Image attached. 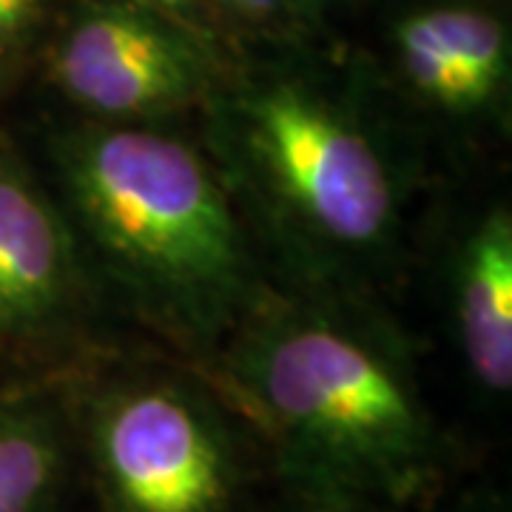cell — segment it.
Returning a JSON list of instances; mask_svg holds the SVG:
<instances>
[{
  "instance_id": "11",
  "label": "cell",
  "mask_w": 512,
  "mask_h": 512,
  "mask_svg": "<svg viewBox=\"0 0 512 512\" xmlns=\"http://www.w3.org/2000/svg\"><path fill=\"white\" fill-rule=\"evenodd\" d=\"M282 0H248V15H271Z\"/></svg>"
},
{
  "instance_id": "6",
  "label": "cell",
  "mask_w": 512,
  "mask_h": 512,
  "mask_svg": "<svg viewBox=\"0 0 512 512\" xmlns=\"http://www.w3.org/2000/svg\"><path fill=\"white\" fill-rule=\"evenodd\" d=\"M80 285V242L63 208L0 160V336L55 328L69 319Z\"/></svg>"
},
{
  "instance_id": "12",
  "label": "cell",
  "mask_w": 512,
  "mask_h": 512,
  "mask_svg": "<svg viewBox=\"0 0 512 512\" xmlns=\"http://www.w3.org/2000/svg\"><path fill=\"white\" fill-rule=\"evenodd\" d=\"M222 6H231V9H237V12H245L248 15V0H217Z\"/></svg>"
},
{
  "instance_id": "3",
  "label": "cell",
  "mask_w": 512,
  "mask_h": 512,
  "mask_svg": "<svg viewBox=\"0 0 512 512\" xmlns=\"http://www.w3.org/2000/svg\"><path fill=\"white\" fill-rule=\"evenodd\" d=\"M228 376L293 470L336 495L402 498L430 461L404 356L339 302L259 293L228 342Z\"/></svg>"
},
{
  "instance_id": "8",
  "label": "cell",
  "mask_w": 512,
  "mask_h": 512,
  "mask_svg": "<svg viewBox=\"0 0 512 512\" xmlns=\"http://www.w3.org/2000/svg\"><path fill=\"white\" fill-rule=\"evenodd\" d=\"M453 308L461 356L487 393L512 387V220L495 208L456 254Z\"/></svg>"
},
{
  "instance_id": "2",
  "label": "cell",
  "mask_w": 512,
  "mask_h": 512,
  "mask_svg": "<svg viewBox=\"0 0 512 512\" xmlns=\"http://www.w3.org/2000/svg\"><path fill=\"white\" fill-rule=\"evenodd\" d=\"M211 163L293 268L325 285L387 262L402 174L382 126L353 97L299 72H262L211 97Z\"/></svg>"
},
{
  "instance_id": "1",
  "label": "cell",
  "mask_w": 512,
  "mask_h": 512,
  "mask_svg": "<svg viewBox=\"0 0 512 512\" xmlns=\"http://www.w3.org/2000/svg\"><path fill=\"white\" fill-rule=\"evenodd\" d=\"M63 214L131 305L194 350L220 348L259 299L214 163L154 123H86L55 143Z\"/></svg>"
},
{
  "instance_id": "14",
  "label": "cell",
  "mask_w": 512,
  "mask_h": 512,
  "mask_svg": "<svg viewBox=\"0 0 512 512\" xmlns=\"http://www.w3.org/2000/svg\"><path fill=\"white\" fill-rule=\"evenodd\" d=\"M299 3H305V6H311V9H316V6H322L325 0H299Z\"/></svg>"
},
{
  "instance_id": "9",
  "label": "cell",
  "mask_w": 512,
  "mask_h": 512,
  "mask_svg": "<svg viewBox=\"0 0 512 512\" xmlns=\"http://www.w3.org/2000/svg\"><path fill=\"white\" fill-rule=\"evenodd\" d=\"M60 473V439L40 410H0V512H40Z\"/></svg>"
},
{
  "instance_id": "5",
  "label": "cell",
  "mask_w": 512,
  "mask_h": 512,
  "mask_svg": "<svg viewBox=\"0 0 512 512\" xmlns=\"http://www.w3.org/2000/svg\"><path fill=\"white\" fill-rule=\"evenodd\" d=\"M55 80L97 120L151 123L211 92V63L194 37L154 12L100 3L60 37Z\"/></svg>"
},
{
  "instance_id": "10",
  "label": "cell",
  "mask_w": 512,
  "mask_h": 512,
  "mask_svg": "<svg viewBox=\"0 0 512 512\" xmlns=\"http://www.w3.org/2000/svg\"><path fill=\"white\" fill-rule=\"evenodd\" d=\"M37 15V0H0V43L20 37Z\"/></svg>"
},
{
  "instance_id": "7",
  "label": "cell",
  "mask_w": 512,
  "mask_h": 512,
  "mask_svg": "<svg viewBox=\"0 0 512 512\" xmlns=\"http://www.w3.org/2000/svg\"><path fill=\"white\" fill-rule=\"evenodd\" d=\"M393 46L410 89L450 117L487 114L510 77L507 29L478 6L410 12L396 23Z\"/></svg>"
},
{
  "instance_id": "13",
  "label": "cell",
  "mask_w": 512,
  "mask_h": 512,
  "mask_svg": "<svg viewBox=\"0 0 512 512\" xmlns=\"http://www.w3.org/2000/svg\"><path fill=\"white\" fill-rule=\"evenodd\" d=\"M151 3H157V6H185V3H191V0H151Z\"/></svg>"
},
{
  "instance_id": "4",
  "label": "cell",
  "mask_w": 512,
  "mask_h": 512,
  "mask_svg": "<svg viewBox=\"0 0 512 512\" xmlns=\"http://www.w3.org/2000/svg\"><path fill=\"white\" fill-rule=\"evenodd\" d=\"M94 458L114 512H225L234 461L217 416L177 382L109 390L94 410Z\"/></svg>"
}]
</instances>
